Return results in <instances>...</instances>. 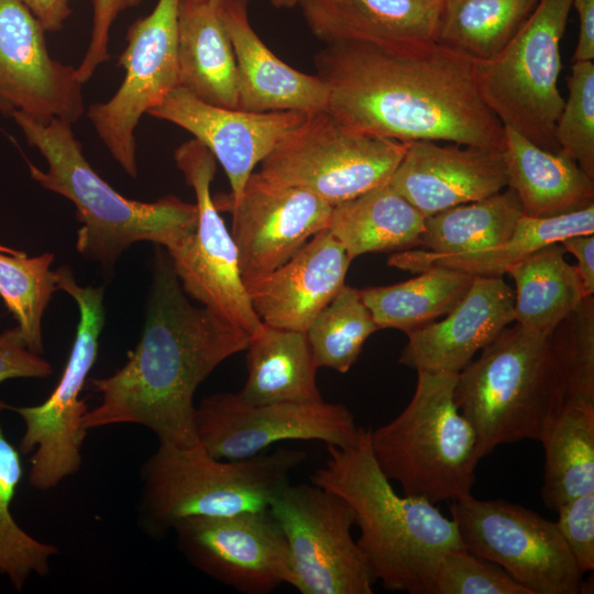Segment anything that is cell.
<instances>
[{"instance_id":"13","label":"cell","mask_w":594,"mask_h":594,"mask_svg":"<svg viewBox=\"0 0 594 594\" xmlns=\"http://www.w3.org/2000/svg\"><path fill=\"white\" fill-rule=\"evenodd\" d=\"M174 158L194 190L198 212L195 230L165 249L174 272L187 296L254 336L263 322L252 308L237 245L211 196L217 160L196 139L180 144Z\"/></svg>"},{"instance_id":"11","label":"cell","mask_w":594,"mask_h":594,"mask_svg":"<svg viewBox=\"0 0 594 594\" xmlns=\"http://www.w3.org/2000/svg\"><path fill=\"white\" fill-rule=\"evenodd\" d=\"M268 512L289 551L290 585L301 594H371L374 574L352 538L355 515L338 494L315 484L290 483Z\"/></svg>"},{"instance_id":"29","label":"cell","mask_w":594,"mask_h":594,"mask_svg":"<svg viewBox=\"0 0 594 594\" xmlns=\"http://www.w3.org/2000/svg\"><path fill=\"white\" fill-rule=\"evenodd\" d=\"M426 217L387 183L332 207L328 231L349 258L419 246Z\"/></svg>"},{"instance_id":"39","label":"cell","mask_w":594,"mask_h":594,"mask_svg":"<svg viewBox=\"0 0 594 594\" xmlns=\"http://www.w3.org/2000/svg\"><path fill=\"white\" fill-rule=\"evenodd\" d=\"M566 85L554 138L560 151L594 179V62H573Z\"/></svg>"},{"instance_id":"19","label":"cell","mask_w":594,"mask_h":594,"mask_svg":"<svg viewBox=\"0 0 594 594\" xmlns=\"http://www.w3.org/2000/svg\"><path fill=\"white\" fill-rule=\"evenodd\" d=\"M147 114L188 131L224 169L237 200L256 165L306 118L299 111L253 112L207 103L178 86Z\"/></svg>"},{"instance_id":"44","label":"cell","mask_w":594,"mask_h":594,"mask_svg":"<svg viewBox=\"0 0 594 594\" xmlns=\"http://www.w3.org/2000/svg\"><path fill=\"white\" fill-rule=\"evenodd\" d=\"M565 252L574 255L576 268L587 295L594 293V235L593 233L566 238L559 242Z\"/></svg>"},{"instance_id":"15","label":"cell","mask_w":594,"mask_h":594,"mask_svg":"<svg viewBox=\"0 0 594 594\" xmlns=\"http://www.w3.org/2000/svg\"><path fill=\"white\" fill-rule=\"evenodd\" d=\"M198 443L217 459L242 460L285 440L352 444L359 433L351 410L336 403L287 402L251 405L238 393H217L196 407Z\"/></svg>"},{"instance_id":"20","label":"cell","mask_w":594,"mask_h":594,"mask_svg":"<svg viewBox=\"0 0 594 594\" xmlns=\"http://www.w3.org/2000/svg\"><path fill=\"white\" fill-rule=\"evenodd\" d=\"M408 142L388 184L425 217L484 199L508 185L503 150Z\"/></svg>"},{"instance_id":"10","label":"cell","mask_w":594,"mask_h":594,"mask_svg":"<svg viewBox=\"0 0 594 594\" xmlns=\"http://www.w3.org/2000/svg\"><path fill=\"white\" fill-rule=\"evenodd\" d=\"M55 277L57 288L70 295L79 309L67 364L45 402L36 406H9L24 421L19 451L32 452L29 483L40 491L57 486L81 466V448L88 431L82 418L88 407L79 395L96 362L105 323L103 287L78 285L67 265L57 268Z\"/></svg>"},{"instance_id":"40","label":"cell","mask_w":594,"mask_h":594,"mask_svg":"<svg viewBox=\"0 0 594 594\" xmlns=\"http://www.w3.org/2000/svg\"><path fill=\"white\" fill-rule=\"evenodd\" d=\"M432 594H530L497 564L465 548L448 551L441 559Z\"/></svg>"},{"instance_id":"37","label":"cell","mask_w":594,"mask_h":594,"mask_svg":"<svg viewBox=\"0 0 594 594\" xmlns=\"http://www.w3.org/2000/svg\"><path fill=\"white\" fill-rule=\"evenodd\" d=\"M380 330L360 290L343 286L306 331L316 365L346 373L363 344Z\"/></svg>"},{"instance_id":"32","label":"cell","mask_w":594,"mask_h":594,"mask_svg":"<svg viewBox=\"0 0 594 594\" xmlns=\"http://www.w3.org/2000/svg\"><path fill=\"white\" fill-rule=\"evenodd\" d=\"M474 276L460 270L431 267L402 283L359 290L380 329L408 333L452 310Z\"/></svg>"},{"instance_id":"23","label":"cell","mask_w":594,"mask_h":594,"mask_svg":"<svg viewBox=\"0 0 594 594\" xmlns=\"http://www.w3.org/2000/svg\"><path fill=\"white\" fill-rule=\"evenodd\" d=\"M218 12L235 58L238 109L304 113L326 110L328 89L323 80L290 67L264 44L250 23L248 0H219Z\"/></svg>"},{"instance_id":"26","label":"cell","mask_w":594,"mask_h":594,"mask_svg":"<svg viewBox=\"0 0 594 594\" xmlns=\"http://www.w3.org/2000/svg\"><path fill=\"white\" fill-rule=\"evenodd\" d=\"M218 1L179 0V86L207 103L238 108L235 58Z\"/></svg>"},{"instance_id":"12","label":"cell","mask_w":594,"mask_h":594,"mask_svg":"<svg viewBox=\"0 0 594 594\" xmlns=\"http://www.w3.org/2000/svg\"><path fill=\"white\" fill-rule=\"evenodd\" d=\"M463 547L506 571L530 594H576L578 568L556 521L503 499L471 494L449 504Z\"/></svg>"},{"instance_id":"7","label":"cell","mask_w":594,"mask_h":594,"mask_svg":"<svg viewBox=\"0 0 594 594\" xmlns=\"http://www.w3.org/2000/svg\"><path fill=\"white\" fill-rule=\"evenodd\" d=\"M415 393L392 421L371 429L374 458L404 494L432 504L471 494L481 460L475 429L454 399L458 373L419 371Z\"/></svg>"},{"instance_id":"1","label":"cell","mask_w":594,"mask_h":594,"mask_svg":"<svg viewBox=\"0 0 594 594\" xmlns=\"http://www.w3.org/2000/svg\"><path fill=\"white\" fill-rule=\"evenodd\" d=\"M315 64L328 89L326 111L350 128L405 143L503 150L504 128L479 92L474 59L437 41L332 42Z\"/></svg>"},{"instance_id":"47","label":"cell","mask_w":594,"mask_h":594,"mask_svg":"<svg viewBox=\"0 0 594 594\" xmlns=\"http://www.w3.org/2000/svg\"><path fill=\"white\" fill-rule=\"evenodd\" d=\"M275 8H293L302 0H267Z\"/></svg>"},{"instance_id":"48","label":"cell","mask_w":594,"mask_h":594,"mask_svg":"<svg viewBox=\"0 0 594 594\" xmlns=\"http://www.w3.org/2000/svg\"><path fill=\"white\" fill-rule=\"evenodd\" d=\"M195 1H201V0H195Z\"/></svg>"},{"instance_id":"17","label":"cell","mask_w":594,"mask_h":594,"mask_svg":"<svg viewBox=\"0 0 594 594\" xmlns=\"http://www.w3.org/2000/svg\"><path fill=\"white\" fill-rule=\"evenodd\" d=\"M219 211L232 215L231 235L248 288L328 228L332 206L308 190L272 183L253 172L237 200L213 197Z\"/></svg>"},{"instance_id":"16","label":"cell","mask_w":594,"mask_h":594,"mask_svg":"<svg viewBox=\"0 0 594 594\" xmlns=\"http://www.w3.org/2000/svg\"><path fill=\"white\" fill-rule=\"evenodd\" d=\"M186 560L208 576L245 594H267L290 583L285 536L270 514L189 517L172 528Z\"/></svg>"},{"instance_id":"46","label":"cell","mask_w":594,"mask_h":594,"mask_svg":"<svg viewBox=\"0 0 594 594\" xmlns=\"http://www.w3.org/2000/svg\"><path fill=\"white\" fill-rule=\"evenodd\" d=\"M38 20L46 32H57L72 14L69 0H18Z\"/></svg>"},{"instance_id":"41","label":"cell","mask_w":594,"mask_h":594,"mask_svg":"<svg viewBox=\"0 0 594 594\" xmlns=\"http://www.w3.org/2000/svg\"><path fill=\"white\" fill-rule=\"evenodd\" d=\"M556 521L580 571L594 569V493L572 498L557 509Z\"/></svg>"},{"instance_id":"36","label":"cell","mask_w":594,"mask_h":594,"mask_svg":"<svg viewBox=\"0 0 594 594\" xmlns=\"http://www.w3.org/2000/svg\"><path fill=\"white\" fill-rule=\"evenodd\" d=\"M53 253L28 257L0 245V297L18 322L25 346L43 353L42 318L54 292L58 290Z\"/></svg>"},{"instance_id":"42","label":"cell","mask_w":594,"mask_h":594,"mask_svg":"<svg viewBox=\"0 0 594 594\" xmlns=\"http://www.w3.org/2000/svg\"><path fill=\"white\" fill-rule=\"evenodd\" d=\"M143 0H92V26L89 45L81 63L76 68L78 80L84 85L99 65L110 58L108 52L111 26L117 16L127 9L139 6Z\"/></svg>"},{"instance_id":"33","label":"cell","mask_w":594,"mask_h":594,"mask_svg":"<svg viewBox=\"0 0 594 594\" xmlns=\"http://www.w3.org/2000/svg\"><path fill=\"white\" fill-rule=\"evenodd\" d=\"M521 216L516 191L506 187L484 199L426 217L419 246L442 255L490 249L512 235Z\"/></svg>"},{"instance_id":"38","label":"cell","mask_w":594,"mask_h":594,"mask_svg":"<svg viewBox=\"0 0 594 594\" xmlns=\"http://www.w3.org/2000/svg\"><path fill=\"white\" fill-rule=\"evenodd\" d=\"M563 383L565 406H594V297L579 307L551 332Z\"/></svg>"},{"instance_id":"18","label":"cell","mask_w":594,"mask_h":594,"mask_svg":"<svg viewBox=\"0 0 594 594\" xmlns=\"http://www.w3.org/2000/svg\"><path fill=\"white\" fill-rule=\"evenodd\" d=\"M45 29L18 0H0V111L75 123L85 111L76 68L53 58Z\"/></svg>"},{"instance_id":"5","label":"cell","mask_w":594,"mask_h":594,"mask_svg":"<svg viewBox=\"0 0 594 594\" xmlns=\"http://www.w3.org/2000/svg\"><path fill=\"white\" fill-rule=\"evenodd\" d=\"M454 399L475 429L480 459L501 444L540 441L565 407L551 332L506 327L458 373Z\"/></svg>"},{"instance_id":"3","label":"cell","mask_w":594,"mask_h":594,"mask_svg":"<svg viewBox=\"0 0 594 594\" xmlns=\"http://www.w3.org/2000/svg\"><path fill=\"white\" fill-rule=\"evenodd\" d=\"M327 451L310 481L352 507L356 543L375 580L389 591L432 594L442 557L464 548L455 522L429 501L395 492L372 452L371 428L360 427L352 444H327Z\"/></svg>"},{"instance_id":"8","label":"cell","mask_w":594,"mask_h":594,"mask_svg":"<svg viewBox=\"0 0 594 594\" xmlns=\"http://www.w3.org/2000/svg\"><path fill=\"white\" fill-rule=\"evenodd\" d=\"M571 9V0H539L503 51L474 59L479 92L503 128L554 153L560 152L554 127L564 102L558 88L560 42Z\"/></svg>"},{"instance_id":"34","label":"cell","mask_w":594,"mask_h":594,"mask_svg":"<svg viewBox=\"0 0 594 594\" xmlns=\"http://www.w3.org/2000/svg\"><path fill=\"white\" fill-rule=\"evenodd\" d=\"M538 2L442 0L436 41L472 59H491L516 35Z\"/></svg>"},{"instance_id":"22","label":"cell","mask_w":594,"mask_h":594,"mask_svg":"<svg viewBox=\"0 0 594 594\" xmlns=\"http://www.w3.org/2000/svg\"><path fill=\"white\" fill-rule=\"evenodd\" d=\"M351 262L343 246L324 229L246 288L252 308L267 326L306 332L344 286Z\"/></svg>"},{"instance_id":"30","label":"cell","mask_w":594,"mask_h":594,"mask_svg":"<svg viewBox=\"0 0 594 594\" xmlns=\"http://www.w3.org/2000/svg\"><path fill=\"white\" fill-rule=\"evenodd\" d=\"M564 253L559 242L552 243L507 271L516 285L514 317L520 326L552 332L590 296L576 266L565 261Z\"/></svg>"},{"instance_id":"27","label":"cell","mask_w":594,"mask_h":594,"mask_svg":"<svg viewBox=\"0 0 594 594\" xmlns=\"http://www.w3.org/2000/svg\"><path fill=\"white\" fill-rule=\"evenodd\" d=\"M586 233H594V204L553 217L521 216L512 235L504 243L490 249L451 255L409 249L392 254L387 264L411 273L449 267L475 276H503L514 264L537 250Z\"/></svg>"},{"instance_id":"24","label":"cell","mask_w":594,"mask_h":594,"mask_svg":"<svg viewBox=\"0 0 594 594\" xmlns=\"http://www.w3.org/2000/svg\"><path fill=\"white\" fill-rule=\"evenodd\" d=\"M305 21L326 44L354 41L383 47L436 41L442 0H302Z\"/></svg>"},{"instance_id":"14","label":"cell","mask_w":594,"mask_h":594,"mask_svg":"<svg viewBox=\"0 0 594 594\" xmlns=\"http://www.w3.org/2000/svg\"><path fill=\"white\" fill-rule=\"evenodd\" d=\"M178 7L179 0H157L148 15L129 26L118 57L124 79L109 100L87 110L100 140L132 178L138 176L134 131L142 116L179 86Z\"/></svg>"},{"instance_id":"31","label":"cell","mask_w":594,"mask_h":594,"mask_svg":"<svg viewBox=\"0 0 594 594\" xmlns=\"http://www.w3.org/2000/svg\"><path fill=\"white\" fill-rule=\"evenodd\" d=\"M540 442L544 506L557 512L572 498L594 493V406H565Z\"/></svg>"},{"instance_id":"21","label":"cell","mask_w":594,"mask_h":594,"mask_svg":"<svg viewBox=\"0 0 594 594\" xmlns=\"http://www.w3.org/2000/svg\"><path fill=\"white\" fill-rule=\"evenodd\" d=\"M444 319L413 330L398 362L425 372H461L515 321L514 290L502 276L474 279Z\"/></svg>"},{"instance_id":"35","label":"cell","mask_w":594,"mask_h":594,"mask_svg":"<svg viewBox=\"0 0 594 594\" xmlns=\"http://www.w3.org/2000/svg\"><path fill=\"white\" fill-rule=\"evenodd\" d=\"M4 409L9 405L0 399V417ZM22 477L20 451L8 440L0 422V574L18 592L33 574L47 575L52 559L59 552L55 544L29 535L12 515L11 504Z\"/></svg>"},{"instance_id":"43","label":"cell","mask_w":594,"mask_h":594,"mask_svg":"<svg viewBox=\"0 0 594 594\" xmlns=\"http://www.w3.org/2000/svg\"><path fill=\"white\" fill-rule=\"evenodd\" d=\"M52 374L51 363L25 346L15 327L0 334V383L11 378H46Z\"/></svg>"},{"instance_id":"2","label":"cell","mask_w":594,"mask_h":594,"mask_svg":"<svg viewBox=\"0 0 594 594\" xmlns=\"http://www.w3.org/2000/svg\"><path fill=\"white\" fill-rule=\"evenodd\" d=\"M251 339L208 308L193 306L167 252L157 248L141 339L112 375L88 381L100 402L85 414L84 427L135 424L160 443L197 444L196 389Z\"/></svg>"},{"instance_id":"6","label":"cell","mask_w":594,"mask_h":594,"mask_svg":"<svg viewBox=\"0 0 594 594\" xmlns=\"http://www.w3.org/2000/svg\"><path fill=\"white\" fill-rule=\"evenodd\" d=\"M307 454L279 448L242 460H222L199 443H160L142 466L140 515L145 529L162 535L189 517L264 512Z\"/></svg>"},{"instance_id":"28","label":"cell","mask_w":594,"mask_h":594,"mask_svg":"<svg viewBox=\"0 0 594 594\" xmlns=\"http://www.w3.org/2000/svg\"><path fill=\"white\" fill-rule=\"evenodd\" d=\"M248 380L238 393L251 405L322 400L306 332L262 323L245 350Z\"/></svg>"},{"instance_id":"4","label":"cell","mask_w":594,"mask_h":594,"mask_svg":"<svg viewBox=\"0 0 594 594\" xmlns=\"http://www.w3.org/2000/svg\"><path fill=\"white\" fill-rule=\"evenodd\" d=\"M11 117L29 145L47 162V170H42L26 160L31 177L74 204L76 219L81 223L76 250L84 257L111 268L136 242L148 241L167 249L195 230V204L173 195L144 202L113 189L86 160L72 123L61 119L42 123L21 111Z\"/></svg>"},{"instance_id":"25","label":"cell","mask_w":594,"mask_h":594,"mask_svg":"<svg viewBox=\"0 0 594 594\" xmlns=\"http://www.w3.org/2000/svg\"><path fill=\"white\" fill-rule=\"evenodd\" d=\"M503 155L507 187L516 191L522 216L553 217L594 204V179L563 152L543 150L504 128Z\"/></svg>"},{"instance_id":"45","label":"cell","mask_w":594,"mask_h":594,"mask_svg":"<svg viewBox=\"0 0 594 594\" xmlns=\"http://www.w3.org/2000/svg\"><path fill=\"white\" fill-rule=\"evenodd\" d=\"M579 18V37L572 62L594 61V0H571Z\"/></svg>"},{"instance_id":"9","label":"cell","mask_w":594,"mask_h":594,"mask_svg":"<svg viewBox=\"0 0 594 594\" xmlns=\"http://www.w3.org/2000/svg\"><path fill=\"white\" fill-rule=\"evenodd\" d=\"M407 143L355 130L326 110L307 113L261 162L275 184L310 191L330 206L387 184Z\"/></svg>"}]
</instances>
